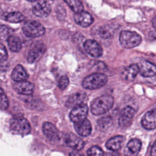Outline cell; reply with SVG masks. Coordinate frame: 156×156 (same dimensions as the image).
Wrapping results in <instances>:
<instances>
[{"mask_svg": "<svg viewBox=\"0 0 156 156\" xmlns=\"http://www.w3.org/2000/svg\"><path fill=\"white\" fill-rule=\"evenodd\" d=\"M114 99L110 95H102L95 99L91 104V112L94 115H99L107 112L113 107Z\"/></svg>", "mask_w": 156, "mask_h": 156, "instance_id": "6da1fadb", "label": "cell"}, {"mask_svg": "<svg viewBox=\"0 0 156 156\" xmlns=\"http://www.w3.org/2000/svg\"><path fill=\"white\" fill-rule=\"evenodd\" d=\"M107 82V76L102 73H93L87 76L82 82V87L88 90H95L99 88Z\"/></svg>", "mask_w": 156, "mask_h": 156, "instance_id": "7a4b0ae2", "label": "cell"}, {"mask_svg": "<svg viewBox=\"0 0 156 156\" xmlns=\"http://www.w3.org/2000/svg\"><path fill=\"white\" fill-rule=\"evenodd\" d=\"M119 40L121 46L127 49L135 48L141 42V37L138 34L129 30L122 31Z\"/></svg>", "mask_w": 156, "mask_h": 156, "instance_id": "3957f363", "label": "cell"}, {"mask_svg": "<svg viewBox=\"0 0 156 156\" xmlns=\"http://www.w3.org/2000/svg\"><path fill=\"white\" fill-rule=\"evenodd\" d=\"M22 30L26 36L30 38L39 37L45 33L44 26L34 20H29L24 23Z\"/></svg>", "mask_w": 156, "mask_h": 156, "instance_id": "277c9868", "label": "cell"}, {"mask_svg": "<svg viewBox=\"0 0 156 156\" xmlns=\"http://www.w3.org/2000/svg\"><path fill=\"white\" fill-rule=\"evenodd\" d=\"M10 126L13 132L21 135H26L31 130L29 122L23 116L13 117L10 121Z\"/></svg>", "mask_w": 156, "mask_h": 156, "instance_id": "5b68a950", "label": "cell"}, {"mask_svg": "<svg viewBox=\"0 0 156 156\" xmlns=\"http://www.w3.org/2000/svg\"><path fill=\"white\" fill-rule=\"evenodd\" d=\"M88 108L87 104H80L73 108L70 113L69 118L74 123L79 122L85 120L88 115Z\"/></svg>", "mask_w": 156, "mask_h": 156, "instance_id": "8992f818", "label": "cell"}, {"mask_svg": "<svg viewBox=\"0 0 156 156\" xmlns=\"http://www.w3.org/2000/svg\"><path fill=\"white\" fill-rule=\"evenodd\" d=\"M32 12L37 16L46 18L50 14L51 7L46 0H37L33 2Z\"/></svg>", "mask_w": 156, "mask_h": 156, "instance_id": "52a82bcc", "label": "cell"}, {"mask_svg": "<svg viewBox=\"0 0 156 156\" xmlns=\"http://www.w3.org/2000/svg\"><path fill=\"white\" fill-rule=\"evenodd\" d=\"M135 113V111L132 107L130 106L124 107L121 110L119 117L118 122L119 126L122 128L129 127L132 121Z\"/></svg>", "mask_w": 156, "mask_h": 156, "instance_id": "ba28073f", "label": "cell"}, {"mask_svg": "<svg viewBox=\"0 0 156 156\" xmlns=\"http://www.w3.org/2000/svg\"><path fill=\"white\" fill-rule=\"evenodd\" d=\"M83 48L86 52L91 56L98 58L102 55L103 50L101 46L94 40H87L83 43Z\"/></svg>", "mask_w": 156, "mask_h": 156, "instance_id": "9c48e42d", "label": "cell"}, {"mask_svg": "<svg viewBox=\"0 0 156 156\" xmlns=\"http://www.w3.org/2000/svg\"><path fill=\"white\" fill-rule=\"evenodd\" d=\"M65 144L75 151H80L84 147V141L73 133H66L63 137Z\"/></svg>", "mask_w": 156, "mask_h": 156, "instance_id": "30bf717a", "label": "cell"}, {"mask_svg": "<svg viewBox=\"0 0 156 156\" xmlns=\"http://www.w3.org/2000/svg\"><path fill=\"white\" fill-rule=\"evenodd\" d=\"M42 130L44 135L49 141L57 142L60 140L59 132L52 123L49 122H44L43 124Z\"/></svg>", "mask_w": 156, "mask_h": 156, "instance_id": "8fae6325", "label": "cell"}, {"mask_svg": "<svg viewBox=\"0 0 156 156\" xmlns=\"http://www.w3.org/2000/svg\"><path fill=\"white\" fill-rule=\"evenodd\" d=\"M46 51V46L43 43H38L34 46L29 51L27 56V61L33 63L39 60Z\"/></svg>", "mask_w": 156, "mask_h": 156, "instance_id": "7c38bea8", "label": "cell"}, {"mask_svg": "<svg viewBox=\"0 0 156 156\" xmlns=\"http://www.w3.org/2000/svg\"><path fill=\"white\" fill-rule=\"evenodd\" d=\"M13 88L19 94L23 95H29L34 91V85L30 82L23 80L16 82L13 84Z\"/></svg>", "mask_w": 156, "mask_h": 156, "instance_id": "4fadbf2b", "label": "cell"}, {"mask_svg": "<svg viewBox=\"0 0 156 156\" xmlns=\"http://www.w3.org/2000/svg\"><path fill=\"white\" fill-rule=\"evenodd\" d=\"M138 67L139 72L140 73L141 75L144 77H149L155 76L156 74L155 65L149 61H142L140 62Z\"/></svg>", "mask_w": 156, "mask_h": 156, "instance_id": "5bb4252c", "label": "cell"}, {"mask_svg": "<svg viewBox=\"0 0 156 156\" xmlns=\"http://www.w3.org/2000/svg\"><path fill=\"white\" fill-rule=\"evenodd\" d=\"M74 20L76 24L83 27L90 26L93 22V18L91 15L89 13L83 11L75 13L74 15Z\"/></svg>", "mask_w": 156, "mask_h": 156, "instance_id": "9a60e30c", "label": "cell"}, {"mask_svg": "<svg viewBox=\"0 0 156 156\" xmlns=\"http://www.w3.org/2000/svg\"><path fill=\"white\" fill-rule=\"evenodd\" d=\"M74 126L75 130L80 136H88L91 133V124L87 119L81 122L74 123Z\"/></svg>", "mask_w": 156, "mask_h": 156, "instance_id": "2e32d148", "label": "cell"}, {"mask_svg": "<svg viewBox=\"0 0 156 156\" xmlns=\"http://www.w3.org/2000/svg\"><path fill=\"white\" fill-rule=\"evenodd\" d=\"M141 124L147 130H153L155 128L156 116L155 109L147 112L144 115L141 120Z\"/></svg>", "mask_w": 156, "mask_h": 156, "instance_id": "e0dca14e", "label": "cell"}, {"mask_svg": "<svg viewBox=\"0 0 156 156\" xmlns=\"http://www.w3.org/2000/svg\"><path fill=\"white\" fill-rule=\"evenodd\" d=\"M141 147V142L137 138L130 140L125 149L126 156H136Z\"/></svg>", "mask_w": 156, "mask_h": 156, "instance_id": "ac0fdd59", "label": "cell"}, {"mask_svg": "<svg viewBox=\"0 0 156 156\" xmlns=\"http://www.w3.org/2000/svg\"><path fill=\"white\" fill-rule=\"evenodd\" d=\"M138 73V65L136 64H132L122 70L121 73V77L126 80L131 81L136 77Z\"/></svg>", "mask_w": 156, "mask_h": 156, "instance_id": "d6986e66", "label": "cell"}, {"mask_svg": "<svg viewBox=\"0 0 156 156\" xmlns=\"http://www.w3.org/2000/svg\"><path fill=\"white\" fill-rule=\"evenodd\" d=\"M124 137L121 135H117L110 138L105 143L106 147L111 151H115L119 149L123 143Z\"/></svg>", "mask_w": 156, "mask_h": 156, "instance_id": "ffe728a7", "label": "cell"}, {"mask_svg": "<svg viewBox=\"0 0 156 156\" xmlns=\"http://www.w3.org/2000/svg\"><path fill=\"white\" fill-rule=\"evenodd\" d=\"M86 95L85 93H77L69 96L66 102V106L67 107H74L80 104L83 103Z\"/></svg>", "mask_w": 156, "mask_h": 156, "instance_id": "44dd1931", "label": "cell"}, {"mask_svg": "<svg viewBox=\"0 0 156 156\" xmlns=\"http://www.w3.org/2000/svg\"><path fill=\"white\" fill-rule=\"evenodd\" d=\"M12 78L15 82H20L26 80L28 78V75L23 67L20 65H18L12 71Z\"/></svg>", "mask_w": 156, "mask_h": 156, "instance_id": "7402d4cb", "label": "cell"}, {"mask_svg": "<svg viewBox=\"0 0 156 156\" xmlns=\"http://www.w3.org/2000/svg\"><path fill=\"white\" fill-rule=\"evenodd\" d=\"M7 40V43L10 50L14 52H18L21 49L22 43L21 40L16 36L10 35Z\"/></svg>", "mask_w": 156, "mask_h": 156, "instance_id": "603a6c76", "label": "cell"}, {"mask_svg": "<svg viewBox=\"0 0 156 156\" xmlns=\"http://www.w3.org/2000/svg\"><path fill=\"white\" fill-rule=\"evenodd\" d=\"M24 16L19 12H12L5 15V20L13 23H20L24 20Z\"/></svg>", "mask_w": 156, "mask_h": 156, "instance_id": "cb8c5ba5", "label": "cell"}, {"mask_svg": "<svg viewBox=\"0 0 156 156\" xmlns=\"http://www.w3.org/2000/svg\"><path fill=\"white\" fill-rule=\"evenodd\" d=\"M63 1L75 13L81 12L83 10V5L80 0H63Z\"/></svg>", "mask_w": 156, "mask_h": 156, "instance_id": "d4e9b609", "label": "cell"}, {"mask_svg": "<svg viewBox=\"0 0 156 156\" xmlns=\"http://www.w3.org/2000/svg\"><path fill=\"white\" fill-rule=\"evenodd\" d=\"M112 124V119L108 116H105L100 118L97 121L98 129L101 130H105Z\"/></svg>", "mask_w": 156, "mask_h": 156, "instance_id": "484cf974", "label": "cell"}, {"mask_svg": "<svg viewBox=\"0 0 156 156\" xmlns=\"http://www.w3.org/2000/svg\"><path fill=\"white\" fill-rule=\"evenodd\" d=\"M12 29L5 25H0V40H5L11 35Z\"/></svg>", "mask_w": 156, "mask_h": 156, "instance_id": "4316f807", "label": "cell"}, {"mask_svg": "<svg viewBox=\"0 0 156 156\" xmlns=\"http://www.w3.org/2000/svg\"><path fill=\"white\" fill-rule=\"evenodd\" d=\"M113 30L109 26H102L99 30V34L103 38H108L112 36Z\"/></svg>", "mask_w": 156, "mask_h": 156, "instance_id": "83f0119b", "label": "cell"}, {"mask_svg": "<svg viewBox=\"0 0 156 156\" xmlns=\"http://www.w3.org/2000/svg\"><path fill=\"white\" fill-rule=\"evenodd\" d=\"M87 155L88 156H103L104 152L99 147L97 146H93L91 147L87 151Z\"/></svg>", "mask_w": 156, "mask_h": 156, "instance_id": "f1b7e54d", "label": "cell"}, {"mask_svg": "<svg viewBox=\"0 0 156 156\" xmlns=\"http://www.w3.org/2000/svg\"><path fill=\"white\" fill-rule=\"evenodd\" d=\"M9 107L8 98L4 92V91L0 88V109L5 110Z\"/></svg>", "mask_w": 156, "mask_h": 156, "instance_id": "f546056e", "label": "cell"}, {"mask_svg": "<svg viewBox=\"0 0 156 156\" xmlns=\"http://www.w3.org/2000/svg\"><path fill=\"white\" fill-rule=\"evenodd\" d=\"M69 84V79L66 76H62L58 82V87L60 90H65Z\"/></svg>", "mask_w": 156, "mask_h": 156, "instance_id": "4dcf8cb0", "label": "cell"}, {"mask_svg": "<svg viewBox=\"0 0 156 156\" xmlns=\"http://www.w3.org/2000/svg\"><path fill=\"white\" fill-rule=\"evenodd\" d=\"M7 58V52L5 46L0 43V62H5Z\"/></svg>", "mask_w": 156, "mask_h": 156, "instance_id": "1f68e13d", "label": "cell"}, {"mask_svg": "<svg viewBox=\"0 0 156 156\" xmlns=\"http://www.w3.org/2000/svg\"><path fill=\"white\" fill-rule=\"evenodd\" d=\"M151 156H156V145H155V142L154 143L152 149H151Z\"/></svg>", "mask_w": 156, "mask_h": 156, "instance_id": "d6a6232c", "label": "cell"}, {"mask_svg": "<svg viewBox=\"0 0 156 156\" xmlns=\"http://www.w3.org/2000/svg\"><path fill=\"white\" fill-rule=\"evenodd\" d=\"M69 156H83V155L82 154H81L80 153L74 151L69 153Z\"/></svg>", "mask_w": 156, "mask_h": 156, "instance_id": "836d02e7", "label": "cell"}, {"mask_svg": "<svg viewBox=\"0 0 156 156\" xmlns=\"http://www.w3.org/2000/svg\"><path fill=\"white\" fill-rule=\"evenodd\" d=\"M155 18L154 17V19H153V24H154V28L155 27Z\"/></svg>", "mask_w": 156, "mask_h": 156, "instance_id": "e575fe53", "label": "cell"}, {"mask_svg": "<svg viewBox=\"0 0 156 156\" xmlns=\"http://www.w3.org/2000/svg\"><path fill=\"white\" fill-rule=\"evenodd\" d=\"M27 1H30V2H35V1H37V0H27Z\"/></svg>", "mask_w": 156, "mask_h": 156, "instance_id": "d590c367", "label": "cell"}]
</instances>
